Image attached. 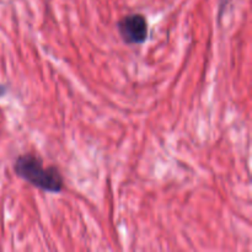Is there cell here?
Listing matches in <instances>:
<instances>
[{"mask_svg":"<svg viewBox=\"0 0 252 252\" xmlns=\"http://www.w3.org/2000/svg\"><path fill=\"white\" fill-rule=\"evenodd\" d=\"M14 171L17 177L44 192L59 193L64 189V180L59 170L53 166H44L43 161L33 154L17 157L14 162Z\"/></svg>","mask_w":252,"mask_h":252,"instance_id":"6da1fadb","label":"cell"},{"mask_svg":"<svg viewBox=\"0 0 252 252\" xmlns=\"http://www.w3.org/2000/svg\"><path fill=\"white\" fill-rule=\"evenodd\" d=\"M121 38L127 44H143L148 38L149 25L142 14H130L117 22Z\"/></svg>","mask_w":252,"mask_h":252,"instance_id":"7a4b0ae2","label":"cell"},{"mask_svg":"<svg viewBox=\"0 0 252 252\" xmlns=\"http://www.w3.org/2000/svg\"><path fill=\"white\" fill-rule=\"evenodd\" d=\"M6 91H7L6 86H4V85H1V84H0V97H2V96L5 95V94H6Z\"/></svg>","mask_w":252,"mask_h":252,"instance_id":"3957f363","label":"cell"}]
</instances>
